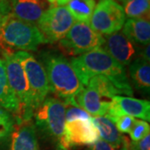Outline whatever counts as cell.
Segmentation results:
<instances>
[{
  "mask_svg": "<svg viewBox=\"0 0 150 150\" xmlns=\"http://www.w3.org/2000/svg\"><path fill=\"white\" fill-rule=\"evenodd\" d=\"M69 62L83 86L87 85L93 77L103 76L112 83L120 94L133 95L134 92L124 67L103 48L72 58Z\"/></svg>",
  "mask_w": 150,
  "mask_h": 150,
  "instance_id": "cell-1",
  "label": "cell"
},
{
  "mask_svg": "<svg viewBox=\"0 0 150 150\" xmlns=\"http://www.w3.org/2000/svg\"><path fill=\"white\" fill-rule=\"evenodd\" d=\"M48 78L49 91L72 105L75 97L84 88L72 65L64 55L56 52L42 54V63Z\"/></svg>",
  "mask_w": 150,
  "mask_h": 150,
  "instance_id": "cell-2",
  "label": "cell"
},
{
  "mask_svg": "<svg viewBox=\"0 0 150 150\" xmlns=\"http://www.w3.org/2000/svg\"><path fill=\"white\" fill-rule=\"evenodd\" d=\"M47 43L38 27L8 13L0 24V48L5 53L36 51L39 45Z\"/></svg>",
  "mask_w": 150,
  "mask_h": 150,
  "instance_id": "cell-3",
  "label": "cell"
},
{
  "mask_svg": "<svg viewBox=\"0 0 150 150\" xmlns=\"http://www.w3.org/2000/svg\"><path fill=\"white\" fill-rule=\"evenodd\" d=\"M75 97L72 105L80 108L93 117L104 116L112 101L119 94L112 83L103 76H94Z\"/></svg>",
  "mask_w": 150,
  "mask_h": 150,
  "instance_id": "cell-4",
  "label": "cell"
},
{
  "mask_svg": "<svg viewBox=\"0 0 150 150\" xmlns=\"http://www.w3.org/2000/svg\"><path fill=\"white\" fill-rule=\"evenodd\" d=\"M3 57L5 63L8 80L19 106L18 115L15 118L17 124L32 120L34 110L33 108L32 98L25 73L13 56V53L3 52Z\"/></svg>",
  "mask_w": 150,
  "mask_h": 150,
  "instance_id": "cell-5",
  "label": "cell"
},
{
  "mask_svg": "<svg viewBox=\"0 0 150 150\" xmlns=\"http://www.w3.org/2000/svg\"><path fill=\"white\" fill-rule=\"evenodd\" d=\"M66 105L57 98L48 97L34 112L35 125L41 134L59 144L64 133Z\"/></svg>",
  "mask_w": 150,
  "mask_h": 150,
  "instance_id": "cell-6",
  "label": "cell"
},
{
  "mask_svg": "<svg viewBox=\"0 0 150 150\" xmlns=\"http://www.w3.org/2000/svg\"><path fill=\"white\" fill-rule=\"evenodd\" d=\"M13 56L18 61L27 78L34 112L47 98L48 88V78L43 64L28 52L17 51Z\"/></svg>",
  "mask_w": 150,
  "mask_h": 150,
  "instance_id": "cell-7",
  "label": "cell"
},
{
  "mask_svg": "<svg viewBox=\"0 0 150 150\" xmlns=\"http://www.w3.org/2000/svg\"><path fill=\"white\" fill-rule=\"evenodd\" d=\"M105 38L94 31L89 23L76 22L59 41V45L66 54L69 55H82L104 44Z\"/></svg>",
  "mask_w": 150,
  "mask_h": 150,
  "instance_id": "cell-8",
  "label": "cell"
},
{
  "mask_svg": "<svg viewBox=\"0 0 150 150\" xmlns=\"http://www.w3.org/2000/svg\"><path fill=\"white\" fill-rule=\"evenodd\" d=\"M126 21L123 6L114 0H99L95 6L89 25L101 35L118 32Z\"/></svg>",
  "mask_w": 150,
  "mask_h": 150,
  "instance_id": "cell-9",
  "label": "cell"
},
{
  "mask_svg": "<svg viewBox=\"0 0 150 150\" xmlns=\"http://www.w3.org/2000/svg\"><path fill=\"white\" fill-rule=\"evenodd\" d=\"M74 21L66 7H51L43 13L36 26L47 43H55L64 37Z\"/></svg>",
  "mask_w": 150,
  "mask_h": 150,
  "instance_id": "cell-10",
  "label": "cell"
},
{
  "mask_svg": "<svg viewBox=\"0 0 150 150\" xmlns=\"http://www.w3.org/2000/svg\"><path fill=\"white\" fill-rule=\"evenodd\" d=\"M100 139L92 118H78L65 123L64 133L58 144L59 150H69L76 146L93 145Z\"/></svg>",
  "mask_w": 150,
  "mask_h": 150,
  "instance_id": "cell-11",
  "label": "cell"
},
{
  "mask_svg": "<svg viewBox=\"0 0 150 150\" xmlns=\"http://www.w3.org/2000/svg\"><path fill=\"white\" fill-rule=\"evenodd\" d=\"M123 115L139 118L149 122L150 120V103L131 97L116 95L112 98V103L106 116L113 121Z\"/></svg>",
  "mask_w": 150,
  "mask_h": 150,
  "instance_id": "cell-12",
  "label": "cell"
},
{
  "mask_svg": "<svg viewBox=\"0 0 150 150\" xmlns=\"http://www.w3.org/2000/svg\"><path fill=\"white\" fill-rule=\"evenodd\" d=\"M103 45V49L123 67L130 64L139 53L137 45L120 32L107 36Z\"/></svg>",
  "mask_w": 150,
  "mask_h": 150,
  "instance_id": "cell-13",
  "label": "cell"
},
{
  "mask_svg": "<svg viewBox=\"0 0 150 150\" xmlns=\"http://www.w3.org/2000/svg\"><path fill=\"white\" fill-rule=\"evenodd\" d=\"M50 5L46 0H11V13L23 21L37 23Z\"/></svg>",
  "mask_w": 150,
  "mask_h": 150,
  "instance_id": "cell-14",
  "label": "cell"
},
{
  "mask_svg": "<svg viewBox=\"0 0 150 150\" xmlns=\"http://www.w3.org/2000/svg\"><path fill=\"white\" fill-rule=\"evenodd\" d=\"M16 125L11 135L9 150H40L36 128L32 120Z\"/></svg>",
  "mask_w": 150,
  "mask_h": 150,
  "instance_id": "cell-15",
  "label": "cell"
},
{
  "mask_svg": "<svg viewBox=\"0 0 150 150\" xmlns=\"http://www.w3.org/2000/svg\"><path fill=\"white\" fill-rule=\"evenodd\" d=\"M92 121L98 131L100 139L111 145L114 149H120L128 140L118 132L115 123L106 115L93 117Z\"/></svg>",
  "mask_w": 150,
  "mask_h": 150,
  "instance_id": "cell-16",
  "label": "cell"
},
{
  "mask_svg": "<svg viewBox=\"0 0 150 150\" xmlns=\"http://www.w3.org/2000/svg\"><path fill=\"white\" fill-rule=\"evenodd\" d=\"M122 28V33L135 44L144 46L149 44L150 23L146 18H129Z\"/></svg>",
  "mask_w": 150,
  "mask_h": 150,
  "instance_id": "cell-17",
  "label": "cell"
},
{
  "mask_svg": "<svg viewBox=\"0 0 150 150\" xmlns=\"http://www.w3.org/2000/svg\"><path fill=\"white\" fill-rule=\"evenodd\" d=\"M129 75L134 87L145 95L150 92L149 62L138 57L129 64Z\"/></svg>",
  "mask_w": 150,
  "mask_h": 150,
  "instance_id": "cell-18",
  "label": "cell"
},
{
  "mask_svg": "<svg viewBox=\"0 0 150 150\" xmlns=\"http://www.w3.org/2000/svg\"><path fill=\"white\" fill-rule=\"evenodd\" d=\"M0 107L14 114L16 118L19 112V106L16 97L11 88L6 74L4 60L0 58Z\"/></svg>",
  "mask_w": 150,
  "mask_h": 150,
  "instance_id": "cell-19",
  "label": "cell"
},
{
  "mask_svg": "<svg viewBox=\"0 0 150 150\" xmlns=\"http://www.w3.org/2000/svg\"><path fill=\"white\" fill-rule=\"evenodd\" d=\"M95 6V0H70L66 8L74 20L89 23Z\"/></svg>",
  "mask_w": 150,
  "mask_h": 150,
  "instance_id": "cell-20",
  "label": "cell"
},
{
  "mask_svg": "<svg viewBox=\"0 0 150 150\" xmlns=\"http://www.w3.org/2000/svg\"><path fill=\"white\" fill-rule=\"evenodd\" d=\"M123 5L125 16L129 18H147L149 14V0H125Z\"/></svg>",
  "mask_w": 150,
  "mask_h": 150,
  "instance_id": "cell-21",
  "label": "cell"
},
{
  "mask_svg": "<svg viewBox=\"0 0 150 150\" xmlns=\"http://www.w3.org/2000/svg\"><path fill=\"white\" fill-rule=\"evenodd\" d=\"M16 124L14 115L0 107V144L10 140Z\"/></svg>",
  "mask_w": 150,
  "mask_h": 150,
  "instance_id": "cell-22",
  "label": "cell"
},
{
  "mask_svg": "<svg viewBox=\"0 0 150 150\" xmlns=\"http://www.w3.org/2000/svg\"><path fill=\"white\" fill-rule=\"evenodd\" d=\"M149 131L150 126L148 122L136 119L133 128L129 134L132 142H138L144 139L146 135L149 134Z\"/></svg>",
  "mask_w": 150,
  "mask_h": 150,
  "instance_id": "cell-23",
  "label": "cell"
},
{
  "mask_svg": "<svg viewBox=\"0 0 150 150\" xmlns=\"http://www.w3.org/2000/svg\"><path fill=\"white\" fill-rule=\"evenodd\" d=\"M135 121L136 119L134 117L123 115V116L115 118L112 122L115 123V126L120 134L121 133L127 134V133H129L130 130L132 129Z\"/></svg>",
  "mask_w": 150,
  "mask_h": 150,
  "instance_id": "cell-24",
  "label": "cell"
},
{
  "mask_svg": "<svg viewBox=\"0 0 150 150\" xmlns=\"http://www.w3.org/2000/svg\"><path fill=\"white\" fill-rule=\"evenodd\" d=\"M92 117L80 108L74 107V106H69L65 109V121L69 122L78 118H91Z\"/></svg>",
  "mask_w": 150,
  "mask_h": 150,
  "instance_id": "cell-25",
  "label": "cell"
},
{
  "mask_svg": "<svg viewBox=\"0 0 150 150\" xmlns=\"http://www.w3.org/2000/svg\"><path fill=\"white\" fill-rule=\"evenodd\" d=\"M130 150H150V135H146L144 139L138 142H131L129 144Z\"/></svg>",
  "mask_w": 150,
  "mask_h": 150,
  "instance_id": "cell-26",
  "label": "cell"
},
{
  "mask_svg": "<svg viewBox=\"0 0 150 150\" xmlns=\"http://www.w3.org/2000/svg\"><path fill=\"white\" fill-rule=\"evenodd\" d=\"M92 150H116L112 148L110 144H108L105 141H103L101 139L97 141L94 144H93Z\"/></svg>",
  "mask_w": 150,
  "mask_h": 150,
  "instance_id": "cell-27",
  "label": "cell"
},
{
  "mask_svg": "<svg viewBox=\"0 0 150 150\" xmlns=\"http://www.w3.org/2000/svg\"><path fill=\"white\" fill-rule=\"evenodd\" d=\"M9 5L6 3L4 0H0V24L4 16H5L6 14H8L9 12Z\"/></svg>",
  "mask_w": 150,
  "mask_h": 150,
  "instance_id": "cell-28",
  "label": "cell"
},
{
  "mask_svg": "<svg viewBox=\"0 0 150 150\" xmlns=\"http://www.w3.org/2000/svg\"><path fill=\"white\" fill-rule=\"evenodd\" d=\"M51 4V7H59L67 4L70 0H46Z\"/></svg>",
  "mask_w": 150,
  "mask_h": 150,
  "instance_id": "cell-29",
  "label": "cell"
},
{
  "mask_svg": "<svg viewBox=\"0 0 150 150\" xmlns=\"http://www.w3.org/2000/svg\"><path fill=\"white\" fill-rule=\"evenodd\" d=\"M118 150H130L129 149V143L128 142V140L126 141V143L122 146V148Z\"/></svg>",
  "mask_w": 150,
  "mask_h": 150,
  "instance_id": "cell-30",
  "label": "cell"
},
{
  "mask_svg": "<svg viewBox=\"0 0 150 150\" xmlns=\"http://www.w3.org/2000/svg\"><path fill=\"white\" fill-rule=\"evenodd\" d=\"M114 1H116L117 3L119 2V3H121V4H123V3L125 2V0H114Z\"/></svg>",
  "mask_w": 150,
  "mask_h": 150,
  "instance_id": "cell-31",
  "label": "cell"
}]
</instances>
